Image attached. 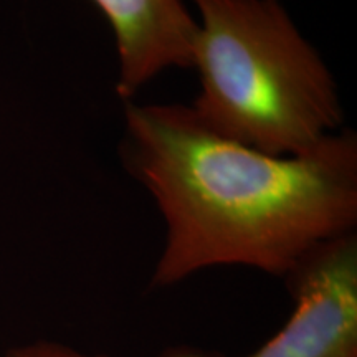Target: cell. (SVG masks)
Masks as SVG:
<instances>
[{
    "label": "cell",
    "mask_w": 357,
    "mask_h": 357,
    "mask_svg": "<svg viewBox=\"0 0 357 357\" xmlns=\"http://www.w3.org/2000/svg\"><path fill=\"white\" fill-rule=\"evenodd\" d=\"M124 166L166 223L153 287L213 266L284 276L318 245L354 231L357 137L271 155L218 136L185 105L124 101Z\"/></svg>",
    "instance_id": "6da1fadb"
},
{
    "label": "cell",
    "mask_w": 357,
    "mask_h": 357,
    "mask_svg": "<svg viewBox=\"0 0 357 357\" xmlns=\"http://www.w3.org/2000/svg\"><path fill=\"white\" fill-rule=\"evenodd\" d=\"M199 19L190 106L218 136L271 155L311 151L341 131L337 86L281 0H192Z\"/></svg>",
    "instance_id": "7a4b0ae2"
},
{
    "label": "cell",
    "mask_w": 357,
    "mask_h": 357,
    "mask_svg": "<svg viewBox=\"0 0 357 357\" xmlns=\"http://www.w3.org/2000/svg\"><path fill=\"white\" fill-rule=\"evenodd\" d=\"M293 296L287 324L243 357H357V236L318 245L284 275ZM159 357H218L171 347Z\"/></svg>",
    "instance_id": "3957f363"
},
{
    "label": "cell",
    "mask_w": 357,
    "mask_h": 357,
    "mask_svg": "<svg viewBox=\"0 0 357 357\" xmlns=\"http://www.w3.org/2000/svg\"><path fill=\"white\" fill-rule=\"evenodd\" d=\"M114 35L123 101L169 68H192L197 22L184 0H91Z\"/></svg>",
    "instance_id": "277c9868"
},
{
    "label": "cell",
    "mask_w": 357,
    "mask_h": 357,
    "mask_svg": "<svg viewBox=\"0 0 357 357\" xmlns=\"http://www.w3.org/2000/svg\"><path fill=\"white\" fill-rule=\"evenodd\" d=\"M6 357H116L105 354H88L73 347L60 344V342L38 341L19 346L12 349Z\"/></svg>",
    "instance_id": "5b68a950"
}]
</instances>
